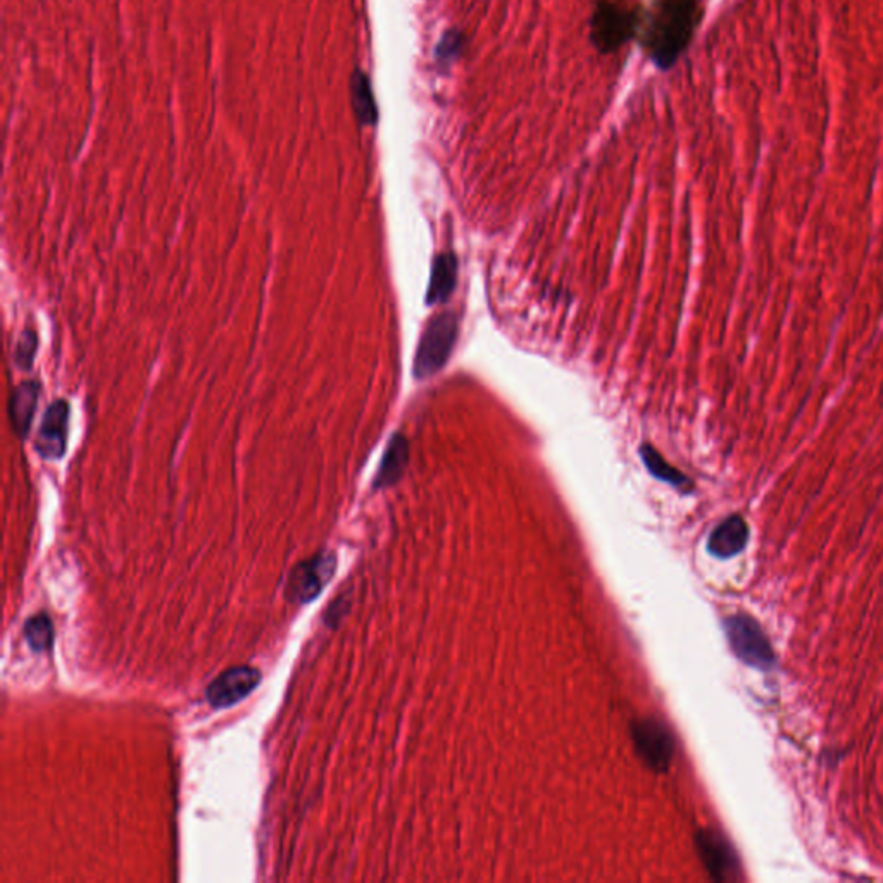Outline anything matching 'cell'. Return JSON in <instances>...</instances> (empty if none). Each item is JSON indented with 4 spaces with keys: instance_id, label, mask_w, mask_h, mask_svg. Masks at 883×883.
Segmentation results:
<instances>
[{
    "instance_id": "cell-11",
    "label": "cell",
    "mask_w": 883,
    "mask_h": 883,
    "mask_svg": "<svg viewBox=\"0 0 883 883\" xmlns=\"http://www.w3.org/2000/svg\"><path fill=\"white\" fill-rule=\"evenodd\" d=\"M39 394H41V383L35 380L20 383L11 394L9 418L13 423V430L20 439H26V435L30 433L39 404Z\"/></svg>"
},
{
    "instance_id": "cell-1",
    "label": "cell",
    "mask_w": 883,
    "mask_h": 883,
    "mask_svg": "<svg viewBox=\"0 0 883 883\" xmlns=\"http://www.w3.org/2000/svg\"><path fill=\"white\" fill-rule=\"evenodd\" d=\"M697 0H654L647 18L645 47L661 68L680 58L694 33Z\"/></svg>"
},
{
    "instance_id": "cell-3",
    "label": "cell",
    "mask_w": 883,
    "mask_h": 883,
    "mask_svg": "<svg viewBox=\"0 0 883 883\" xmlns=\"http://www.w3.org/2000/svg\"><path fill=\"white\" fill-rule=\"evenodd\" d=\"M724 632L732 651L741 661L758 669L773 668V647L756 620L747 614H733L724 620Z\"/></svg>"
},
{
    "instance_id": "cell-13",
    "label": "cell",
    "mask_w": 883,
    "mask_h": 883,
    "mask_svg": "<svg viewBox=\"0 0 883 883\" xmlns=\"http://www.w3.org/2000/svg\"><path fill=\"white\" fill-rule=\"evenodd\" d=\"M458 283V259L451 252H442L432 264L426 304L437 305L449 301Z\"/></svg>"
},
{
    "instance_id": "cell-10",
    "label": "cell",
    "mask_w": 883,
    "mask_h": 883,
    "mask_svg": "<svg viewBox=\"0 0 883 883\" xmlns=\"http://www.w3.org/2000/svg\"><path fill=\"white\" fill-rule=\"evenodd\" d=\"M749 541V526L742 516L733 514L720 523L709 535L707 551L718 560H730L741 554Z\"/></svg>"
},
{
    "instance_id": "cell-8",
    "label": "cell",
    "mask_w": 883,
    "mask_h": 883,
    "mask_svg": "<svg viewBox=\"0 0 883 883\" xmlns=\"http://www.w3.org/2000/svg\"><path fill=\"white\" fill-rule=\"evenodd\" d=\"M69 404L64 399L50 402L43 413L41 430L35 441V449L47 461L60 460L68 445Z\"/></svg>"
},
{
    "instance_id": "cell-5",
    "label": "cell",
    "mask_w": 883,
    "mask_h": 883,
    "mask_svg": "<svg viewBox=\"0 0 883 883\" xmlns=\"http://www.w3.org/2000/svg\"><path fill=\"white\" fill-rule=\"evenodd\" d=\"M639 16L614 0H601L592 18V41L599 50L611 52L630 41Z\"/></svg>"
},
{
    "instance_id": "cell-15",
    "label": "cell",
    "mask_w": 883,
    "mask_h": 883,
    "mask_svg": "<svg viewBox=\"0 0 883 883\" xmlns=\"http://www.w3.org/2000/svg\"><path fill=\"white\" fill-rule=\"evenodd\" d=\"M352 104H354L356 114H358L362 124H375L377 123L378 114H377V104L373 99L371 85H369L368 77L361 71H356L352 77Z\"/></svg>"
},
{
    "instance_id": "cell-18",
    "label": "cell",
    "mask_w": 883,
    "mask_h": 883,
    "mask_svg": "<svg viewBox=\"0 0 883 883\" xmlns=\"http://www.w3.org/2000/svg\"><path fill=\"white\" fill-rule=\"evenodd\" d=\"M462 47V35L460 30H449L437 47V60L441 64H452L460 58Z\"/></svg>"
},
{
    "instance_id": "cell-12",
    "label": "cell",
    "mask_w": 883,
    "mask_h": 883,
    "mask_svg": "<svg viewBox=\"0 0 883 883\" xmlns=\"http://www.w3.org/2000/svg\"><path fill=\"white\" fill-rule=\"evenodd\" d=\"M407 464H409V442L402 433H394L383 452L382 462L373 483V488L382 490L401 482Z\"/></svg>"
},
{
    "instance_id": "cell-2",
    "label": "cell",
    "mask_w": 883,
    "mask_h": 883,
    "mask_svg": "<svg viewBox=\"0 0 883 883\" xmlns=\"http://www.w3.org/2000/svg\"><path fill=\"white\" fill-rule=\"evenodd\" d=\"M458 333L460 316L452 311L441 313L428 322L414 358L413 373L416 380H428L441 371L451 358Z\"/></svg>"
},
{
    "instance_id": "cell-17",
    "label": "cell",
    "mask_w": 883,
    "mask_h": 883,
    "mask_svg": "<svg viewBox=\"0 0 883 883\" xmlns=\"http://www.w3.org/2000/svg\"><path fill=\"white\" fill-rule=\"evenodd\" d=\"M37 349H39V337L33 330L26 328L23 333L20 335V339L16 341V352H14V362L16 366L26 371V369H32L33 366V361H35V356H37Z\"/></svg>"
},
{
    "instance_id": "cell-9",
    "label": "cell",
    "mask_w": 883,
    "mask_h": 883,
    "mask_svg": "<svg viewBox=\"0 0 883 883\" xmlns=\"http://www.w3.org/2000/svg\"><path fill=\"white\" fill-rule=\"evenodd\" d=\"M701 860L715 880H726L737 868L728 842L715 830H701L696 837Z\"/></svg>"
},
{
    "instance_id": "cell-6",
    "label": "cell",
    "mask_w": 883,
    "mask_h": 883,
    "mask_svg": "<svg viewBox=\"0 0 883 883\" xmlns=\"http://www.w3.org/2000/svg\"><path fill=\"white\" fill-rule=\"evenodd\" d=\"M632 739L643 763L656 773H666L675 754V741L664 723L643 718L632 723Z\"/></svg>"
},
{
    "instance_id": "cell-4",
    "label": "cell",
    "mask_w": 883,
    "mask_h": 883,
    "mask_svg": "<svg viewBox=\"0 0 883 883\" xmlns=\"http://www.w3.org/2000/svg\"><path fill=\"white\" fill-rule=\"evenodd\" d=\"M337 558L333 552H318L311 560L299 562L288 575L285 597L294 604H309L333 578Z\"/></svg>"
},
{
    "instance_id": "cell-14",
    "label": "cell",
    "mask_w": 883,
    "mask_h": 883,
    "mask_svg": "<svg viewBox=\"0 0 883 883\" xmlns=\"http://www.w3.org/2000/svg\"><path fill=\"white\" fill-rule=\"evenodd\" d=\"M641 458H642L643 464L647 468V471L661 480V482L669 483L677 488H692V482L680 473L677 468H673L671 464L662 460L661 454L651 445V443H642L641 445Z\"/></svg>"
},
{
    "instance_id": "cell-16",
    "label": "cell",
    "mask_w": 883,
    "mask_h": 883,
    "mask_svg": "<svg viewBox=\"0 0 883 883\" xmlns=\"http://www.w3.org/2000/svg\"><path fill=\"white\" fill-rule=\"evenodd\" d=\"M24 635L35 652L47 651L54 642V626L47 614H37L24 624Z\"/></svg>"
},
{
    "instance_id": "cell-7",
    "label": "cell",
    "mask_w": 883,
    "mask_h": 883,
    "mask_svg": "<svg viewBox=\"0 0 883 883\" xmlns=\"http://www.w3.org/2000/svg\"><path fill=\"white\" fill-rule=\"evenodd\" d=\"M261 683V671L252 666L230 668L207 687L205 697L213 707H230L243 701Z\"/></svg>"
}]
</instances>
